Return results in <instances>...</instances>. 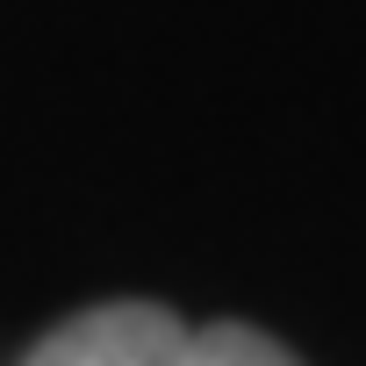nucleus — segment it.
<instances>
[{"mask_svg":"<svg viewBox=\"0 0 366 366\" xmlns=\"http://www.w3.org/2000/svg\"><path fill=\"white\" fill-rule=\"evenodd\" d=\"M187 323H179L165 302H94L65 323H51L22 366H187Z\"/></svg>","mask_w":366,"mask_h":366,"instance_id":"nucleus-1","label":"nucleus"},{"mask_svg":"<svg viewBox=\"0 0 366 366\" xmlns=\"http://www.w3.org/2000/svg\"><path fill=\"white\" fill-rule=\"evenodd\" d=\"M187 366H309L259 323H209L187 337Z\"/></svg>","mask_w":366,"mask_h":366,"instance_id":"nucleus-2","label":"nucleus"}]
</instances>
